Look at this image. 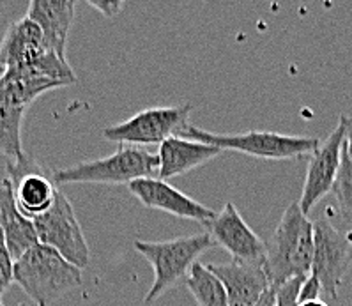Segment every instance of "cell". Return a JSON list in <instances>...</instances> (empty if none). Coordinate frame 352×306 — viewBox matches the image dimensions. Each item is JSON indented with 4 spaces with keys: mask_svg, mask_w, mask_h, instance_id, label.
<instances>
[{
    "mask_svg": "<svg viewBox=\"0 0 352 306\" xmlns=\"http://www.w3.org/2000/svg\"><path fill=\"white\" fill-rule=\"evenodd\" d=\"M14 283L38 306H48L82 283V269L39 243L14 261Z\"/></svg>",
    "mask_w": 352,
    "mask_h": 306,
    "instance_id": "cell-3",
    "label": "cell"
},
{
    "mask_svg": "<svg viewBox=\"0 0 352 306\" xmlns=\"http://www.w3.org/2000/svg\"><path fill=\"white\" fill-rule=\"evenodd\" d=\"M298 306H329V305H326V303L320 301V299H311V301L298 303Z\"/></svg>",
    "mask_w": 352,
    "mask_h": 306,
    "instance_id": "cell-28",
    "label": "cell"
},
{
    "mask_svg": "<svg viewBox=\"0 0 352 306\" xmlns=\"http://www.w3.org/2000/svg\"><path fill=\"white\" fill-rule=\"evenodd\" d=\"M87 4L91 8L98 9L100 13H103L104 17H116L120 13V9L124 8V2L122 0H103V2H98V0H87Z\"/></svg>",
    "mask_w": 352,
    "mask_h": 306,
    "instance_id": "cell-25",
    "label": "cell"
},
{
    "mask_svg": "<svg viewBox=\"0 0 352 306\" xmlns=\"http://www.w3.org/2000/svg\"><path fill=\"white\" fill-rule=\"evenodd\" d=\"M14 283V259L9 253L4 234L0 230V294H4Z\"/></svg>",
    "mask_w": 352,
    "mask_h": 306,
    "instance_id": "cell-22",
    "label": "cell"
},
{
    "mask_svg": "<svg viewBox=\"0 0 352 306\" xmlns=\"http://www.w3.org/2000/svg\"><path fill=\"white\" fill-rule=\"evenodd\" d=\"M157 154L144 147L120 145L107 157L76 163L52 172L55 184H129L145 177H157Z\"/></svg>",
    "mask_w": 352,
    "mask_h": 306,
    "instance_id": "cell-4",
    "label": "cell"
},
{
    "mask_svg": "<svg viewBox=\"0 0 352 306\" xmlns=\"http://www.w3.org/2000/svg\"><path fill=\"white\" fill-rule=\"evenodd\" d=\"M305 280L307 278H294V280L287 281L283 285L274 287V290H276V303H274V306H298L299 290H301Z\"/></svg>",
    "mask_w": 352,
    "mask_h": 306,
    "instance_id": "cell-23",
    "label": "cell"
},
{
    "mask_svg": "<svg viewBox=\"0 0 352 306\" xmlns=\"http://www.w3.org/2000/svg\"><path fill=\"white\" fill-rule=\"evenodd\" d=\"M190 140L214 145L221 151H236L261 160H298L301 156H311L320 145L319 138L290 137L274 131H246L236 135L206 131L193 124H188L179 135Z\"/></svg>",
    "mask_w": 352,
    "mask_h": 306,
    "instance_id": "cell-5",
    "label": "cell"
},
{
    "mask_svg": "<svg viewBox=\"0 0 352 306\" xmlns=\"http://www.w3.org/2000/svg\"><path fill=\"white\" fill-rule=\"evenodd\" d=\"M0 306H4V303H2V301H0Z\"/></svg>",
    "mask_w": 352,
    "mask_h": 306,
    "instance_id": "cell-29",
    "label": "cell"
},
{
    "mask_svg": "<svg viewBox=\"0 0 352 306\" xmlns=\"http://www.w3.org/2000/svg\"><path fill=\"white\" fill-rule=\"evenodd\" d=\"M29 108L0 105V154L8 162H18L25 156L21 147V124Z\"/></svg>",
    "mask_w": 352,
    "mask_h": 306,
    "instance_id": "cell-20",
    "label": "cell"
},
{
    "mask_svg": "<svg viewBox=\"0 0 352 306\" xmlns=\"http://www.w3.org/2000/svg\"><path fill=\"white\" fill-rule=\"evenodd\" d=\"M0 230L14 261L39 244L34 221L18 209L13 184L8 177L0 182Z\"/></svg>",
    "mask_w": 352,
    "mask_h": 306,
    "instance_id": "cell-17",
    "label": "cell"
},
{
    "mask_svg": "<svg viewBox=\"0 0 352 306\" xmlns=\"http://www.w3.org/2000/svg\"><path fill=\"white\" fill-rule=\"evenodd\" d=\"M191 105L181 107H156L135 113L128 120L103 129V137L119 145L160 144L172 137H179L190 122Z\"/></svg>",
    "mask_w": 352,
    "mask_h": 306,
    "instance_id": "cell-6",
    "label": "cell"
},
{
    "mask_svg": "<svg viewBox=\"0 0 352 306\" xmlns=\"http://www.w3.org/2000/svg\"><path fill=\"white\" fill-rule=\"evenodd\" d=\"M345 151L352 162V117H347V135H345Z\"/></svg>",
    "mask_w": 352,
    "mask_h": 306,
    "instance_id": "cell-26",
    "label": "cell"
},
{
    "mask_svg": "<svg viewBox=\"0 0 352 306\" xmlns=\"http://www.w3.org/2000/svg\"><path fill=\"white\" fill-rule=\"evenodd\" d=\"M45 52L41 29L25 17L9 27L0 43V66L4 69H30Z\"/></svg>",
    "mask_w": 352,
    "mask_h": 306,
    "instance_id": "cell-15",
    "label": "cell"
},
{
    "mask_svg": "<svg viewBox=\"0 0 352 306\" xmlns=\"http://www.w3.org/2000/svg\"><path fill=\"white\" fill-rule=\"evenodd\" d=\"M133 246L154 269L153 287L144 298L145 305H149L166 290L186 283L193 265L208 250L214 248L216 243L209 236V232H202L195 236H183L168 241L137 239Z\"/></svg>",
    "mask_w": 352,
    "mask_h": 306,
    "instance_id": "cell-2",
    "label": "cell"
},
{
    "mask_svg": "<svg viewBox=\"0 0 352 306\" xmlns=\"http://www.w3.org/2000/svg\"><path fill=\"white\" fill-rule=\"evenodd\" d=\"M223 153L214 145L190 140L183 137H172L163 142L157 151V177L168 181L177 175H184L197 166L206 165Z\"/></svg>",
    "mask_w": 352,
    "mask_h": 306,
    "instance_id": "cell-16",
    "label": "cell"
},
{
    "mask_svg": "<svg viewBox=\"0 0 352 306\" xmlns=\"http://www.w3.org/2000/svg\"><path fill=\"white\" fill-rule=\"evenodd\" d=\"M336 202V215L344 223V230L352 234V162L349 160L347 151L344 145V157L340 166L338 177L331 190Z\"/></svg>",
    "mask_w": 352,
    "mask_h": 306,
    "instance_id": "cell-21",
    "label": "cell"
},
{
    "mask_svg": "<svg viewBox=\"0 0 352 306\" xmlns=\"http://www.w3.org/2000/svg\"><path fill=\"white\" fill-rule=\"evenodd\" d=\"M314 262V221L292 202L283 211L271 239L265 243L264 269L271 287L294 278H308Z\"/></svg>",
    "mask_w": 352,
    "mask_h": 306,
    "instance_id": "cell-1",
    "label": "cell"
},
{
    "mask_svg": "<svg viewBox=\"0 0 352 306\" xmlns=\"http://www.w3.org/2000/svg\"><path fill=\"white\" fill-rule=\"evenodd\" d=\"M8 179L13 184L18 209L27 218L45 215L57 199L58 188L52 174L27 154L18 162H8Z\"/></svg>",
    "mask_w": 352,
    "mask_h": 306,
    "instance_id": "cell-10",
    "label": "cell"
},
{
    "mask_svg": "<svg viewBox=\"0 0 352 306\" xmlns=\"http://www.w3.org/2000/svg\"><path fill=\"white\" fill-rule=\"evenodd\" d=\"M206 265L223 283L230 306H255L271 290V281L262 264L230 261Z\"/></svg>",
    "mask_w": 352,
    "mask_h": 306,
    "instance_id": "cell-13",
    "label": "cell"
},
{
    "mask_svg": "<svg viewBox=\"0 0 352 306\" xmlns=\"http://www.w3.org/2000/svg\"><path fill=\"white\" fill-rule=\"evenodd\" d=\"M351 261H352V250H351Z\"/></svg>",
    "mask_w": 352,
    "mask_h": 306,
    "instance_id": "cell-30",
    "label": "cell"
},
{
    "mask_svg": "<svg viewBox=\"0 0 352 306\" xmlns=\"http://www.w3.org/2000/svg\"><path fill=\"white\" fill-rule=\"evenodd\" d=\"M352 234L338 228L329 218L314 221V262L311 276L319 280L327 298H338L347 267L352 264Z\"/></svg>",
    "mask_w": 352,
    "mask_h": 306,
    "instance_id": "cell-8",
    "label": "cell"
},
{
    "mask_svg": "<svg viewBox=\"0 0 352 306\" xmlns=\"http://www.w3.org/2000/svg\"><path fill=\"white\" fill-rule=\"evenodd\" d=\"M320 292H322V287H320L319 280L310 274V276L305 280V283L301 285V290H299V296H298V303L311 301V299H319Z\"/></svg>",
    "mask_w": 352,
    "mask_h": 306,
    "instance_id": "cell-24",
    "label": "cell"
},
{
    "mask_svg": "<svg viewBox=\"0 0 352 306\" xmlns=\"http://www.w3.org/2000/svg\"><path fill=\"white\" fill-rule=\"evenodd\" d=\"M206 227L212 241L232 255V261L264 265L265 243L250 228L234 204H225Z\"/></svg>",
    "mask_w": 352,
    "mask_h": 306,
    "instance_id": "cell-11",
    "label": "cell"
},
{
    "mask_svg": "<svg viewBox=\"0 0 352 306\" xmlns=\"http://www.w3.org/2000/svg\"><path fill=\"white\" fill-rule=\"evenodd\" d=\"M128 190L142 206L165 211L177 218L193 219V221L208 225L216 216V211L197 202L195 199H191L160 177H145L133 181L128 184Z\"/></svg>",
    "mask_w": 352,
    "mask_h": 306,
    "instance_id": "cell-12",
    "label": "cell"
},
{
    "mask_svg": "<svg viewBox=\"0 0 352 306\" xmlns=\"http://www.w3.org/2000/svg\"><path fill=\"white\" fill-rule=\"evenodd\" d=\"M76 2L73 0H32L27 17L36 21L43 32L46 50L66 58L67 34L75 21Z\"/></svg>",
    "mask_w": 352,
    "mask_h": 306,
    "instance_id": "cell-14",
    "label": "cell"
},
{
    "mask_svg": "<svg viewBox=\"0 0 352 306\" xmlns=\"http://www.w3.org/2000/svg\"><path fill=\"white\" fill-rule=\"evenodd\" d=\"M32 221L39 243L58 252L78 269L87 267L91 262V250L75 209L63 191L58 190L54 206Z\"/></svg>",
    "mask_w": 352,
    "mask_h": 306,
    "instance_id": "cell-7",
    "label": "cell"
},
{
    "mask_svg": "<svg viewBox=\"0 0 352 306\" xmlns=\"http://www.w3.org/2000/svg\"><path fill=\"white\" fill-rule=\"evenodd\" d=\"M274 303H276V290H274V287H271L270 292L265 294L255 306H274Z\"/></svg>",
    "mask_w": 352,
    "mask_h": 306,
    "instance_id": "cell-27",
    "label": "cell"
},
{
    "mask_svg": "<svg viewBox=\"0 0 352 306\" xmlns=\"http://www.w3.org/2000/svg\"><path fill=\"white\" fill-rule=\"evenodd\" d=\"M64 83L46 78L30 69H4L0 75V105L29 108L39 96Z\"/></svg>",
    "mask_w": 352,
    "mask_h": 306,
    "instance_id": "cell-18",
    "label": "cell"
},
{
    "mask_svg": "<svg viewBox=\"0 0 352 306\" xmlns=\"http://www.w3.org/2000/svg\"><path fill=\"white\" fill-rule=\"evenodd\" d=\"M184 285L190 290L199 306H230L228 305L227 290H225L220 278H216L209 271L208 265L202 264V262H197L193 265Z\"/></svg>",
    "mask_w": 352,
    "mask_h": 306,
    "instance_id": "cell-19",
    "label": "cell"
},
{
    "mask_svg": "<svg viewBox=\"0 0 352 306\" xmlns=\"http://www.w3.org/2000/svg\"><path fill=\"white\" fill-rule=\"evenodd\" d=\"M345 135H347V116H342L336 128L327 135L326 140L320 142L317 151L310 156L301 199L298 200L301 211L307 216L333 190L344 157Z\"/></svg>",
    "mask_w": 352,
    "mask_h": 306,
    "instance_id": "cell-9",
    "label": "cell"
}]
</instances>
